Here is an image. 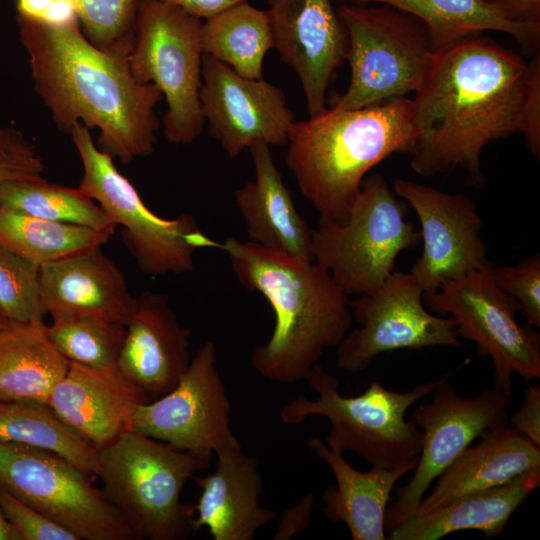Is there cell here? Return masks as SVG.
<instances>
[{
  "label": "cell",
  "mask_w": 540,
  "mask_h": 540,
  "mask_svg": "<svg viewBox=\"0 0 540 540\" xmlns=\"http://www.w3.org/2000/svg\"><path fill=\"white\" fill-rule=\"evenodd\" d=\"M482 33L436 52L411 99V167L421 176L464 169L482 187L480 156L490 143L526 130V106L540 78L539 54L527 63Z\"/></svg>",
  "instance_id": "cell-1"
},
{
  "label": "cell",
  "mask_w": 540,
  "mask_h": 540,
  "mask_svg": "<svg viewBox=\"0 0 540 540\" xmlns=\"http://www.w3.org/2000/svg\"><path fill=\"white\" fill-rule=\"evenodd\" d=\"M16 21L35 90L59 129L70 133L77 123L98 129V148L122 163L154 151L155 106L163 95L134 79L126 57L97 48L80 23Z\"/></svg>",
  "instance_id": "cell-2"
},
{
  "label": "cell",
  "mask_w": 540,
  "mask_h": 540,
  "mask_svg": "<svg viewBox=\"0 0 540 540\" xmlns=\"http://www.w3.org/2000/svg\"><path fill=\"white\" fill-rule=\"evenodd\" d=\"M219 249L238 281L264 296L275 315L272 335L253 351L252 366L274 382L305 380L324 350L337 347L349 332V296L315 261H298L233 237Z\"/></svg>",
  "instance_id": "cell-3"
},
{
  "label": "cell",
  "mask_w": 540,
  "mask_h": 540,
  "mask_svg": "<svg viewBox=\"0 0 540 540\" xmlns=\"http://www.w3.org/2000/svg\"><path fill=\"white\" fill-rule=\"evenodd\" d=\"M414 133L411 99L392 98L360 109L326 108L295 121L285 162L320 222H343L374 166L409 153Z\"/></svg>",
  "instance_id": "cell-4"
},
{
  "label": "cell",
  "mask_w": 540,
  "mask_h": 540,
  "mask_svg": "<svg viewBox=\"0 0 540 540\" xmlns=\"http://www.w3.org/2000/svg\"><path fill=\"white\" fill-rule=\"evenodd\" d=\"M210 459L126 429L98 450L97 478L139 539L183 540L195 533L192 507L181 502V492Z\"/></svg>",
  "instance_id": "cell-5"
},
{
  "label": "cell",
  "mask_w": 540,
  "mask_h": 540,
  "mask_svg": "<svg viewBox=\"0 0 540 540\" xmlns=\"http://www.w3.org/2000/svg\"><path fill=\"white\" fill-rule=\"evenodd\" d=\"M305 380L317 397L309 399L300 394L283 406L279 411L283 423L297 425L310 416L326 417L330 430L325 444L352 451L371 466L393 468L418 458L422 431L405 415L432 392L437 381L398 392L373 379L360 395L345 397L340 394L338 379L319 363Z\"/></svg>",
  "instance_id": "cell-6"
},
{
  "label": "cell",
  "mask_w": 540,
  "mask_h": 540,
  "mask_svg": "<svg viewBox=\"0 0 540 540\" xmlns=\"http://www.w3.org/2000/svg\"><path fill=\"white\" fill-rule=\"evenodd\" d=\"M337 13L351 74L330 107L360 109L420 89L436 54L421 20L387 4L342 3Z\"/></svg>",
  "instance_id": "cell-7"
},
{
  "label": "cell",
  "mask_w": 540,
  "mask_h": 540,
  "mask_svg": "<svg viewBox=\"0 0 540 540\" xmlns=\"http://www.w3.org/2000/svg\"><path fill=\"white\" fill-rule=\"evenodd\" d=\"M406 202L378 174L363 179L346 219L311 232L314 261L349 295H371L395 272V260L421 242Z\"/></svg>",
  "instance_id": "cell-8"
},
{
  "label": "cell",
  "mask_w": 540,
  "mask_h": 540,
  "mask_svg": "<svg viewBox=\"0 0 540 540\" xmlns=\"http://www.w3.org/2000/svg\"><path fill=\"white\" fill-rule=\"evenodd\" d=\"M69 134L83 168L78 188L122 227L123 242L142 272L183 274L193 269L196 251L220 247L200 230L191 214L164 219L153 213L113 158L94 143L85 125L77 123Z\"/></svg>",
  "instance_id": "cell-9"
},
{
  "label": "cell",
  "mask_w": 540,
  "mask_h": 540,
  "mask_svg": "<svg viewBox=\"0 0 540 540\" xmlns=\"http://www.w3.org/2000/svg\"><path fill=\"white\" fill-rule=\"evenodd\" d=\"M201 26L199 18L160 0H140L127 56L130 72L154 84L167 102L164 134L174 144H190L205 123L201 104Z\"/></svg>",
  "instance_id": "cell-10"
},
{
  "label": "cell",
  "mask_w": 540,
  "mask_h": 540,
  "mask_svg": "<svg viewBox=\"0 0 540 540\" xmlns=\"http://www.w3.org/2000/svg\"><path fill=\"white\" fill-rule=\"evenodd\" d=\"M90 476L47 450L0 442V489L79 540H139Z\"/></svg>",
  "instance_id": "cell-11"
},
{
  "label": "cell",
  "mask_w": 540,
  "mask_h": 540,
  "mask_svg": "<svg viewBox=\"0 0 540 540\" xmlns=\"http://www.w3.org/2000/svg\"><path fill=\"white\" fill-rule=\"evenodd\" d=\"M492 268L447 280L424 292L423 302L430 312L452 317L459 336L491 358L494 387L513 390V374L528 384L540 379V337L533 327L518 323L519 306L495 283Z\"/></svg>",
  "instance_id": "cell-12"
},
{
  "label": "cell",
  "mask_w": 540,
  "mask_h": 540,
  "mask_svg": "<svg viewBox=\"0 0 540 540\" xmlns=\"http://www.w3.org/2000/svg\"><path fill=\"white\" fill-rule=\"evenodd\" d=\"M432 400L413 410L410 422L422 431V445L413 476L395 491L387 508L385 531L414 514L432 482L487 431L508 425L513 390L493 386L474 397L460 396L449 375L437 380Z\"/></svg>",
  "instance_id": "cell-13"
},
{
  "label": "cell",
  "mask_w": 540,
  "mask_h": 540,
  "mask_svg": "<svg viewBox=\"0 0 540 540\" xmlns=\"http://www.w3.org/2000/svg\"><path fill=\"white\" fill-rule=\"evenodd\" d=\"M424 292L410 272L395 271L375 293L350 301L352 316L360 327L348 332L337 346L338 367L357 374L382 353L459 347L455 321L424 307Z\"/></svg>",
  "instance_id": "cell-14"
},
{
  "label": "cell",
  "mask_w": 540,
  "mask_h": 540,
  "mask_svg": "<svg viewBox=\"0 0 540 540\" xmlns=\"http://www.w3.org/2000/svg\"><path fill=\"white\" fill-rule=\"evenodd\" d=\"M216 361L215 344L205 342L169 392L137 407L128 429L209 458L240 446L230 426V402Z\"/></svg>",
  "instance_id": "cell-15"
},
{
  "label": "cell",
  "mask_w": 540,
  "mask_h": 540,
  "mask_svg": "<svg viewBox=\"0 0 540 540\" xmlns=\"http://www.w3.org/2000/svg\"><path fill=\"white\" fill-rule=\"evenodd\" d=\"M200 104L211 136L231 158L257 142L286 145L296 121L279 87L263 78L240 76L206 54L202 59Z\"/></svg>",
  "instance_id": "cell-16"
},
{
  "label": "cell",
  "mask_w": 540,
  "mask_h": 540,
  "mask_svg": "<svg viewBox=\"0 0 540 540\" xmlns=\"http://www.w3.org/2000/svg\"><path fill=\"white\" fill-rule=\"evenodd\" d=\"M393 190L419 219L423 247L410 273L425 292L491 266L479 234L482 220L471 199L404 179H396Z\"/></svg>",
  "instance_id": "cell-17"
},
{
  "label": "cell",
  "mask_w": 540,
  "mask_h": 540,
  "mask_svg": "<svg viewBox=\"0 0 540 540\" xmlns=\"http://www.w3.org/2000/svg\"><path fill=\"white\" fill-rule=\"evenodd\" d=\"M274 48L297 75L311 116L326 109V93L345 60L347 38L332 0H267Z\"/></svg>",
  "instance_id": "cell-18"
},
{
  "label": "cell",
  "mask_w": 540,
  "mask_h": 540,
  "mask_svg": "<svg viewBox=\"0 0 540 540\" xmlns=\"http://www.w3.org/2000/svg\"><path fill=\"white\" fill-rule=\"evenodd\" d=\"M118 369L148 401L169 392L190 363V332L183 327L166 294L145 291L125 324Z\"/></svg>",
  "instance_id": "cell-19"
},
{
  "label": "cell",
  "mask_w": 540,
  "mask_h": 540,
  "mask_svg": "<svg viewBox=\"0 0 540 540\" xmlns=\"http://www.w3.org/2000/svg\"><path fill=\"white\" fill-rule=\"evenodd\" d=\"M148 399L116 366L96 369L69 362L47 405L97 450L128 429Z\"/></svg>",
  "instance_id": "cell-20"
},
{
  "label": "cell",
  "mask_w": 540,
  "mask_h": 540,
  "mask_svg": "<svg viewBox=\"0 0 540 540\" xmlns=\"http://www.w3.org/2000/svg\"><path fill=\"white\" fill-rule=\"evenodd\" d=\"M215 454V470L193 477L201 490L191 506L193 531L206 527L214 540H252L276 517L273 509L260 504L263 479L258 460L246 455L241 445Z\"/></svg>",
  "instance_id": "cell-21"
},
{
  "label": "cell",
  "mask_w": 540,
  "mask_h": 540,
  "mask_svg": "<svg viewBox=\"0 0 540 540\" xmlns=\"http://www.w3.org/2000/svg\"><path fill=\"white\" fill-rule=\"evenodd\" d=\"M41 299L53 319L91 317L125 325L136 297L101 248L40 268Z\"/></svg>",
  "instance_id": "cell-22"
},
{
  "label": "cell",
  "mask_w": 540,
  "mask_h": 540,
  "mask_svg": "<svg viewBox=\"0 0 540 540\" xmlns=\"http://www.w3.org/2000/svg\"><path fill=\"white\" fill-rule=\"evenodd\" d=\"M254 180L237 189L234 199L246 225L249 242L302 262H313L311 232L284 185L270 146L250 148Z\"/></svg>",
  "instance_id": "cell-23"
},
{
  "label": "cell",
  "mask_w": 540,
  "mask_h": 540,
  "mask_svg": "<svg viewBox=\"0 0 540 540\" xmlns=\"http://www.w3.org/2000/svg\"><path fill=\"white\" fill-rule=\"evenodd\" d=\"M307 445L336 479V487H328L322 494L324 516L344 523L353 540H386L385 516L392 491L400 478L414 470L418 458L393 468L373 465L359 471L338 447H329L316 436Z\"/></svg>",
  "instance_id": "cell-24"
},
{
  "label": "cell",
  "mask_w": 540,
  "mask_h": 540,
  "mask_svg": "<svg viewBox=\"0 0 540 540\" xmlns=\"http://www.w3.org/2000/svg\"><path fill=\"white\" fill-rule=\"evenodd\" d=\"M540 485V468L511 481L460 496L423 513H415L386 532L390 540H436L465 530L486 537L501 534L511 516Z\"/></svg>",
  "instance_id": "cell-25"
},
{
  "label": "cell",
  "mask_w": 540,
  "mask_h": 540,
  "mask_svg": "<svg viewBox=\"0 0 540 540\" xmlns=\"http://www.w3.org/2000/svg\"><path fill=\"white\" fill-rule=\"evenodd\" d=\"M468 446L436 479L415 513L429 511L460 496L511 481L540 468V447L511 427L487 431ZM413 515V514H412Z\"/></svg>",
  "instance_id": "cell-26"
},
{
  "label": "cell",
  "mask_w": 540,
  "mask_h": 540,
  "mask_svg": "<svg viewBox=\"0 0 540 540\" xmlns=\"http://www.w3.org/2000/svg\"><path fill=\"white\" fill-rule=\"evenodd\" d=\"M69 366L44 322H8L0 331V400L46 403Z\"/></svg>",
  "instance_id": "cell-27"
},
{
  "label": "cell",
  "mask_w": 540,
  "mask_h": 540,
  "mask_svg": "<svg viewBox=\"0 0 540 540\" xmlns=\"http://www.w3.org/2000/svg\"><path fill=\"white\" fill-rule=\"evenodd\" d=\"M341 3L387 4L421 20L435 52L486 30L507 33L522 45L536 46L540 27L508 20L483 0H337Z\"/></svg>",
  "instance_id": "cell-28"
},
{
  "label": "cell",
  "mask_w": 540,
  "mask_h": 540,
  "mask_svg": "<svg viewBox=\"0 0 540 540\" xmlns=\"http://www.w3.org/2000/svg\"><path fill=\"white\" fill-rule=\"evenodd\" d=\"M112 234L0 206V247L39 268L101 248Z\"/></svg>",
  "instance_id": "cell-29"
},
{
  "label": "cell",
  "mask_w": 540,
  "mask_h": 540,
  "mask_svg": "<svg viewBox=\"0 0 540 540\" xmlns=\"http://www.w3.org/2000/svg\"><path fill=\"white\" fill-rule=\"evenodd\" d=\"M203 54L229 66L240 76L263 78V62L274 38L266 10L244 0L206 19L201 26Z\"/></svg>",
  "instance_id": "cell-30"
},
{
  "label": "cell",
  "mask_w": 540,
  "mask_h": 540,
  "mask_svg": "<svg viewBox=\"0 0 540 540\" xmlns=\"http://www.w3.org/2000/svg\"><path fill=\"white\" fill-rule=\"evenodd\" d=\"M0 442L47 450L98 475V450L46 403L0 400Z\"/></svg>",
  "instance_id": "cell-31"
},
{
  "label": "cell",
  "mask_w": 540,
  "mask_h": 540,
  "mask_svg": "<svg viewBox=\"0 0 540 540\" xmlns=\"http://www.w3.org/2000/svg\"><path fill=\"white\" fill-rule=\"evenodd\" d=\"M0 206L37 218L114 233L116 224L79 188L48 183L44 177L19 180L0 189Z\"/></svg>",
  "instance_id": "cell-32"
},
{
  "label": "cell",
  "mask_w": 540,
  "mask_h": 540,
  "mask_svg": "<svg viewBox=\"0 0 540 540\" xmlns=\"http://www.w3.org/2000/svg\"><path fill=\"white\" fill-rule=\"evenodd\" d=\"M47 334L68 362L103 369L117 365L126 328L118 323L75 316L53 319Z\"/></svg>",
  "instance_id": "cell-33"
},
{
  "label": "cell",
  "mask_w": 540,
  "mask_h": 540,
  "mask_svg": "<svg viewBox=\"0 0 540 540\" xmlns=\"http://www.w3.org/2000/svg\"><path fill=\"white\" fill-rule=\"evenodd\" d=\"M140 0H74L81 30L100 50L128 56Z\"/></svg>",
  "instance_id": "cell-34"
},
{
  "label": "cell",
  "mask_w": 540,
  "mask_h": 540,
  "mask_svg": "<svg viewBox=\"0 0 540 540\" xmlns=\"http://www.w3.org/2000/svg\"><path fill=\"white\" fill-rule=\"evenodd\" d=\"M0 311L10 322H44L40 268L0 247Z\"/></svg>",
  "instance_id": "cell-35"
},
{
  "label": "cell",
  "mask_w": 540,
  "mask_h": 540,
  "mask_svg": "<svg viewBox=\"0 0 540 540\" xmlns=\"http://www.w3.org/2000/svg\"><path fill=\"white\" fill-rule=\"evenodd\" d=\"M492 278L498 287L513 297L526 323L540 328V255L521 260L514 266L492 268Z\"/></svg>",
  "instance_id": "cell-36"
},
{
  "label": "cell",
  "mask_w": 540,
  "mask_h": 540,
  "mask_svg": "<svg viewBox=\"0 0 540 540\" xmlns=\"http://www.w3.org/2000/svg\"><path fill=\"white\" fill-rule=\"evenodd\" d=\"M44 173L34 144L20 130L0 123V189L9 182L42 178Z\"/></svg>",
  "instance_id": "cell-37"
},
{
  "label": "cell",
  "mask_w": 540,
  "mask_h": 540,
  "mask_svg": "<svg viewBox=\"0 0 540 540\" xmlns=\"http://www.w3.org/2000/svg\"><path fill=\"white\" fill-rule=\"evenodd\" d=\"M0 511L20 540H79L70 530L1 489Z\"/></svg>",
  "instance_id": "cell-38"
},
{
  "label": "cell",
  "mask_w": 540,
  "mask_h": 540,
  "mask_svg": "<svg viewBox=\"0 0 540 540\" xmlns=\"http://www.w3.org/2000/svg\"><path fill=\"white\" fill-rule=\"evenodd\" d=\"M17 16L53 26L79 23L74 0H15Z\"/></svg>",
  "instance_id": "cell-39"
},
{
  "label": "cell",
  "mask_w": 540,
  "mask_h": 540,
  "mask_svg": "<svg viewBox=\"0 0 540 540\" xmlns=\"http://www.w3.org/2000/svg\"><path fill=\"white\" fill-rule=\"evenodd\" d=\"M512 429L521 433L535 446L540 447V386L529 383L523 400L508 418Z\"/></svg>",
  "instance_id": "cell-40"
},
{
  "label": "cell",
  "mask_w": 540,
  "mask_h": 540,
  "mask_svg": "<svg viewBox=\"0 0 540 540\" xmlns=\"http://www.w3.org/2000/svg\"><path fill=\"white\" fill-rule=\"evenodd\" d=\"M315 496L305 495L298 503L286 509L273 535L274 540H288L305 531L312 520Z\"/></svg>",
  "instance_id": "cell-41"
},
{
  "label": "cell",
  "mask_w": 540,
  "mask_h": 540,
  "mask_svg": "<svg viewBox=\"0 0 540 540\" xmlns=\"http://www.w3.org/2000/svg\"><path fill=\"white\" fill-rule=\"evenodd\" d=\"M510 21L540 27V0H483Z\"/></svg>",
  "instance_id": "cell-42"
},
{
  "label": "cell",
  "mask_w": 540,
  "mask_h": 540,
  "mask_svg": "<svg viewBox=\"0 0 540 540\" xmlns=\"http://www.w3.org/2000/svg\"><path fill=\"white\" fill-rule=\"evenodd\" d=\"M180 7L197 18H211L244 0H160Z\"/></svg>",
  "instance_id": "cell-43"
},
{
  "label": "cell",
  "mask_w": 540,
  "mask_h": 540,
  "mask_svg": "<svg viewBox=\"0 0 540 540\" xmlns=\"http://www.w3.org/2000/svg\"><path fill=\"white\" fill-rule=\"evenodd\" d=\"M0 540H20L18 534L6 521L0 511Z\"/></svg>",
  "instance_id": "cell-44"
},
{
  "label": "cell",
  "mask_w": 540,
  "mask_h": 540,
  "mask_svg": "<svg viewBox=\"0 0 540 540\" xmlns=\"http://www.w3.org/2000/svg\"><path fill=\"white\" fill-rule=\"evenodd\" d=\"M9 321L5 318V316L0 311V331L7 325Z\"/></svg>",
  "instance_id": "cell-45"
}]
</instances>
